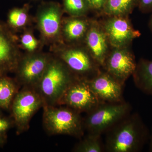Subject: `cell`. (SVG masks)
I'll return each mask as SVG.
<instances>
[{
	"instance_id": "2e32d148",
	"label": "cell",
	"mask_w": 152,
	"mask_h": 152,
	"mask_svg": "<svg viewBox=\"0 0 152 152\" xmlns=\"http://www.w3.org/2000/svg\"><path fill=\"white\" fill-rule=\"evenodd\" d=\"M132 76L136 87L152 96V60L141 59Z\"/></svg>"
},
{
	"instance_id": "ffe728a7",
	"label": "cell",
	"mask_w": 152,
	"mask_h": 152,
	"mask_svg": "<svg viewBox=\"0 0 152 152\" xmlns=\"http://www.w3.org/2000/svg\"><path fill=\"white\" fill-rule=\"evenodd\" d=\"M74 152H103L105 151L102 136L88 134L84 136L72 149Z\"/></svg>"
},
{
	"instance_id": "44dd1931",
	"label": "cell",
	"mask_w": 152,
	"mask_h": 152,
	"mask_svg": "<svg viewBox=\"0 0 152 152\" xmlns=\"http://www.w3.org/2000/svg\"><path fill=\"white\" fill-rule=\"evenodd\" d=\"M63 10L70 16H87L91 11L89 0H63Z\"/></svg>"
},
{
	"instance_id": "3957f363",
	"label": "cell",
	"mask_w": 152,
	"mask_h": 152,
	"mask_svg": "<svg viewBox=\"0 0 152 152\" xmlns=\"http://www.w3.org/2000/svg\"><path fill=\"white\" fill-rule=\"evenodd\" d=\"M43 109V125L49 135H66L80 139L84 136L80 113L63 105H45Z\"/></svg>"
},
{
	"instance_id": "5bb4252c",
	"label": "cell",
	"mask_w": 152,
	"mask_h": 152,
	"mask_svg": "<svg viewBox=\"0 0 152 152\" xmlns=\"http://www.w3.org/2000/svg\"><path fill=\"white\" fill-rule=\"evenodd\" d=\"M83 45L102 67L112 48L100 21L92 19Z\"/></svg>"
},
{
	"instance_id": "30bf717a",
	"label": "cell",
	"mask_w": 152,
	"mask_h": 152,
	"mask_svg": "<svg viewBox=\"0 0 152 152\" xmlns=\"http://www.w3.org/2000/svg\"><path fill=\"white\" fill-rule=\"evenodd\" d=\"M135 57L129 46L112 48L102 68L120 83L124 86L137 67Z\"/></svg>"
},
{
	"instance_id": "277c9868",
	"label": "cell",
	"mask_w": 152,
	"mask_h": 152,
	"mask_svg": "<svg viewBox=\"0 0 152 152\" xmlns=\"http://www.w3.org/2000/svg\"><path fill=\"white\" fill-rule=\"evenodd\" d=\"M52 50L53 55L65 64L77 78L89 81L102 70L83 44H61L53 47Z\"/></svg>"
},
{
	"instance_id": "7a4b0ae2",
	"label": "cell",
	"mask_w": 152,
	"mask_h": 152,
	"mask_svg": "<svg viewBox=\"0 0 152 152\" xmlns=\"http://www.w3.org/2000/svg\"><path fill=\"white\" fill-rule=\"evenodd\" d=\"M76 78L61 60L52 55L35 88L42 99L44 106L58 105L66 90Z\"/></svg>"
},
{
	"instance_id": "6da1fadb",
	"label": "cell",
	"mask_w": 152,
	"mask_h": 152,
	"mask_svg": "<svg viewBox=\"0 0 152 152\" xmlns=\"http://www.w3.org/2000/svg\"><path fill=\"white\" fill-rule=\"evenodd\" d=\"M105 134V150L107 152L140 151L148 137V129L137 113L129 114Z\"/></svg>"
},
{
	"instance_id": "5b68a950",
	"label": "cell",
	"mask_w": 152,
	"mask_h": 152,
	"mask_svg": "<svg viewBox=\"0 0 152 152\" xmlns=\"http://www.w3.org/2000/svg\"><path fill=\"white\" fill-rule=\"evenodd\" d=\"M132 107L126 101L121 103H100L87 113L83 118L88 134L102 136L132 112Z\"/></svg>"
},
{
	"instance_id": "ba28073f",
	"label": "cell",
	"mask_w": 152,
	"mask_h": 152,
	"mask_svg": "<svg viewBox=\"0 0 152 152\" xmlns=\"http://www.w3.org/2000/svg\"><path fill=\"white\" fill-rule=\"evenodd\" d=\"M52 55L42 52L22 56L16 69L19 86L35 88L44 73Z\"/></svg>"
},
{
	"instance_id": "8992f818",
	"label": "cell",
	"mask_w": 152,
	"mask_h": 152,
	"mask_svg": "<svg viewBox=\"0 0 152 152\" xmlns=\"http://www.w3.org/2000/svg\"><path fill=\"white\" fill-rule=\"evenodd\" d=\"M64 10L58 3H45L41 6L37 12L36 21L43 44L55 46L63 44L62 24Z\"/></svg>"
},
{
	"instance_id": "52a82bcc",
	"label": "cell",
	"mask_w": 152,
	"mask_h": 152,
	"mask_svg": "<svg viewBox=\"0 0 152 152\" xmlns=\"http://www.w3.org/2000/svg\"><path fill=\"white\" fill-rule=\"evenodd\" d=\"M44 106L42 99L34 88L22 87L12 104V113L18 134L29 129L33 116Z\"/></svg>"
},
{
	"instance_id": "484cf974",
	"label": "cell",
	"mask_w": 152,
	"mask_h": 152,
	"mask_svg": "<svg viewBox=\"0 0 152 152\" xmlns=\"http://www.w3.org/2000/svg\"><path fill=\"white\" fill-rule=\"evenodd\" d=\"M149 27L151 31L152 32V14L150 18L149 22Z\"/></svg>"
},
{
	"instance_id": "7402d4cb",
	"label": "cell",
	"mask_w": 152,
	"mask_h": 152,
	"mask_svg": "<svg viewBox=\"0 0 152 152\" xmlns=\"http://www.w3.org/2000/svg\"><path fill=\"white\" fill-rule=\"evenodd\" d=\"M20 46L26 52V53H33L40 51L42 43L38 40L31 30L25 29L20 37Z\"/></svg>"
},
{
	"instance_id": "9c48e42d",
	"label": "cell",
	"mask_w": 152,
	"mask_h": 152,
	"mask_svg": "<svg viewBox=\"0 0 152 152\" xmlns=\"http://www.w3.org/2000/svg\"><path fill=\"white\" fill-rule=\"evenodd\" d=\"M100 102L89 86L88 81L76 78L69 86L58 103L81 113H89Z\"/></svg>"
},
{
	"instance_id": "d6986e66",
	"label": "cell",
	"mask_w": 152,
	"mask_h": 152,
	"mask_svg": "<svg viewBox=\"0 0 152 152\" xmlns=\"http://www.w3.org/2000/svg\"><path fill=\"white\" fill-rule=\"evenodd\" d=\"M29 6L15 8L10 11L8 15L7 25L15 31L25 30L30 22Z\"/></svg>"
},
{
	"instance_id": "d4e9b609",
	"label": "cell",
	"mask_w": 152,
	"mask_h": 152,
	"mask_svg": "<svg viewBox=\"0 0 152 152\" xmlns=\"http://www.w3.org/2000/svg\"><path fill=\"white\" fill-rule=\"evenodd\" d=\"M10 126V123L5 119L0 118V133L8 129Z\"/></svg>"
},
{
	"instance_id": "ac0fdd59",
	"label": "cell",
	"mask_w": 152,
	"mask_h": 152,
	"mask_svg": "<svg viewBox=\"0 0 152 152\" xmlns=\"http://www.w3.org/2000/svg\"><path fill=\"white\" fill-rule=\"evenodd\" d=\"M19 86L16 81L0 75V107L6 109L10 107L19 91Z\"/></svg>"
},
{
	"instance_id": "9a60e30c",
	"label": "cell",
	"mask_w": 152,
	"mask_h": 152,
	"mask_svg": "<svg viewBox=\"0 0 152 152\" xmlns=\"http://www.w3.org/2000/svg\"><path fill=\"white\" fill-rule=\"evenodd\" d=\"M92 19L87 16H70L63 18L61 28L63 44H83L89 29Z\"/></svg>"
},
{
	"instance_id": "603a6c76",
	"label": "cell",
	"mask_w": 152,
	"mask_h": 152,
	"mask_svg": "<svg viewBox=\"0 0 152 152\" xmlns=\"http://www.w3.org/2000/svg\"><path fill=\"white\" fill-rule=\"evenodd\" d=\"M107 0H89L91 11L102 14Z\"/></svg>"
},
{
	"instance_id": "cb8c5ba5",
	"label": "cell",
	"mask_w": 152,
	"mask_h": 152,
	"mask_svg": "<svg viewBox=\"0 0 152 152\" xmlns=\"http://www.w3.org/2000/svg\"><path fill=\"white\" fill-rule=\"evenodd\" d=\"M137 7L143 13H152V0H138Z\"/></svg>"
},
{
	"instance_id": "8fae6325",
	"label": "cell",
	"mask_w": 152,
	"mask_h": 152,
	"mask_svg": "<svg viewBox=\"0 0 152 152\" xmlns=\"http://www.w3.org/2000/svg\"><path fill=\"white\" fill-rule=\"evenodd\" d=\"M100 22L111 48L130 46L141 35L133 27L129 16H105Z\"/></svg>"
},
{
	"instance_id": "4fadbf2b",
	"label": "cell",
	"mask_w": 152,
	"mask_h": 152,
	"mask_svg": "<svg viewBox=\"0 0 152 152\" xmlns=\"http://www.w3.org/2000/svg\"><path fill=\"white\" fill-rule=\"evenodd\" d=\"M88 82L101 103H116L125 101L123 97V88L124 86L102 68L97 75Z\"/></svg>"
},
{
	"instance_id": "7c38bea8",
	"label": "cell",
	"mask_w": 152,
	"mask_h": 152,
	"mask_svg": "<svg viewBox=\"0 0 152 152\" xmlns=\"http://www.w3.org/2000/svg\"><path fill=\"white\" fill-rule=\"evenodd\" d=\"M21 56L18 38L7 24L0 21V72H15Z\"/></svg>"
},
{
	"instance_id": "e0dca14e",
	"label": "cell",
	"mask_w": 152,
	"mask_h": 152,
	"mask_svg": "<svg viewBox=\"0 0 152 152\" xmlns=\"http://www.w3.org/2000/svg\"><path fill=\"white\" fill-rule=\"evenodd\" d=\"M138 0H107L102 13L104 16H129L137 7Z\"/></svg>"
},
{
	"instance_id": "4316f807",
	"label": "cell",
	"mask_w": 152,
	"mask_h": 152,
	"mask_svg": "<svg viewBox=\"0 0 152 152\" xmlns=\"http://www.w3.org/2000/svg\"><path fill=\"white\" fill-rule=\"evenodd\" d=\"M150 151L152 152V132L151 136V142H150Z\"/></svg>"
}]
</instances>
